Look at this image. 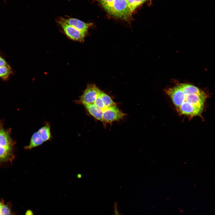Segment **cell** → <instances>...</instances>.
<instances>
[{
  "label": "cell",
  "instance_id": "6da1fadb",
  "mask_svg": "<svg viewBox=\"0 0 215 215\" xmlns=\"http://www.w3.org/2000/svg\"><path fill=\"white\" fill-rule=\"evenodd\" d=\"M165 91L179 114L194 116L200 115L202 112L206 96L197 87L176 82L175 86Z\"/></svg>",
  "mask_w": 215,
  "mask_h": 215
},
{
  "label": "cell",
  "instance_id": "7a4b0ae2",
  "mask_svg": "<svg viewBox=\"0 0 215 215\" xmlns=\"http://www.w3.org/2000/svg\"><path fill=\"white\" fill-rule=\"evenodd\" d=\"M11 129L4 128L3 122L0 120V163L13 160L14 147L16 142L10 136Z\"/></svg>",
  "mask_w": 215,
  "mask_h": 215
},
{
  "label": "cell",
  "instance_id": "3957f363",
  "mask_svg": "<svg viewBox=\"0 0 215 215\" xmlns=\"http://www.w3.org/2000/svg\"><path fill=\"white\" fill-rule=\"evenodd\" d=\"M107 11L115 18L127 21L132 14L126 0H115Z\"/></svg>",
  "mask_w": 215,
  "mask_h": 215
},
{
  "label": "cell",
  "instance_id": "277c9868",
  "mask_svg": "<svg viewBox=\"0 0 215 215\" xmlns=\"http://www.w3.org/2000/svg\"><path fill=\"white\" fill-rule=\"evenodd\" d=\"M58 23L63 32L70 39L83 42L87 33L82 32L59 19Z\"/></svg>",
  "mask_w": 215,
  "mask_h": 215
},
{
  "label": "cell",
  "instance_id": "5b68a950",
  "mask_svg": "<svg viewBox=\"0 0 215 215\" xmlns=\"http://www.w3.org/2000/svg\"><path fill=\"white\" fill-rule=\"evenodd\" d=\"M100 90L95 84H88L78 102L83 105L94 103Z\"/></svg>",
  "mask_w": 215,
  "mask_h": 215
},
{
  "label": "cell",
  "instance_id": "8992f818",
  "mask_svg": "<svg viewBox=\"0 0 215 215\" xmlns=\"http://www.w3.org/2000/svg\"><path fill=\"white\" fill-rule=\"evenodd\" d=\"M126 114L123 113L116 105H114L103 110V119L104 123H110L122 119Z\"/></svg>",
  "mask_w": 215,
  "mask_h": 215
},
{
  "label": "cell",
  "instance_id": "52a82bcc",
  "mask_svg": "<svg viewBox=\"0 0 215 215\" xmlns=\"http://www.w3.org/2000/svg\"><path fill=\"white\" fill-rule=\"evenodd\" d=\"M60 19L78 30L87 33L89 29L93 26L92 23H86L74 18L61 17Z\"/></svg>",
  "mask_w": 215,
  "mask_h": 215
},
{
  "label": "cell",
  "instance_id": "ba28073f",
  "mask_svg": "<svg viewBox=\"0 0 215 215\" xmlns=\"http://www.w3.org/2000/svg\"><path fill=\"white\" fill-rule=\"evenodd\" d=\"M83 105L91 115L96 119L104 123L103 119V110L98 107L94 103Z\"/></svg>",
  "mask_w": 215,
  "mask_h": 215
},
{
  "label": "cell",
  "instance_id": "9c48e42d",
  "mask_svg": "<svg viewBox=\"0 0 215 215\" xmlns=\"http://www.w3.org/2000/svg\"><path fill=\"white\" fill-rule=\"evenodd\" d=\"M44 142L41 136L37 132L34 133L32 136L30 144L24 147L26 150H30L33 148L40 145Z\"/></svg>",
  "mask_w": 215,
  "mask_h": 215
},
{
  "label": "cell",
  "instance_id": "30bf717a",
  "mask_svg": "<svg viewBox=\"0 0 215 215\" xmlns=\"http://www.w3.org/2000/svg\"><path fill=\"white\" fill-rule=\"evenodd\" d=\"M0 215H18L16 211H13L12 203L8 202L5 203L4 201L0 204Z\"/></svg>",
  "mask_w": 215,
  "mask_h": 215
},
{
  "label": "cell",
  "instance_id": "8fae6325",
  "mask_svg": "<svg viewBox=\"0 0 215 215\" xmlns=\"http://www.w3.org/2000/svg\"><path fill=\"white\" fill-rule=\"evenodd\" d=\"M44 142L50 140L51 136L50 125L47 124L40 128L37 131Z\"/></svg>",
  "mask_w": 215,
  "mask_h": 215
},
{
  "label": "cell",
  "instance_id": "7c38bea8",
  "mask_svg": "<svg viewBox=\"0 0 215 215\" xmlns=\"http://www.w3.org/2000/svg\"><path fill=\"white\" fill-rule=\"evenodd\" d=\"M100 95L105 109L111 106L116 105L111 98L106 93L100 90Z\"/></svg>",
  "mask_w": 215,
  "mask_h": 215
},
{
  "label": "cell",
  "instance_id": "4fadbf2b",
  "mask_svg": "<svg viewBox=\"0 0 215 215\" xmlns=\"http://www.w3.org/2000/svg\"><path fill=\"white\" fill-rule=\"evenodd\" d=\"M12 73L11 69L8 64L0 67V77L3 79L7 80Z\"/></svg>",
  "mask_w": 215,
  "mask_h": 215
},
{
  "label": "cell",
  "instance_id": "5bb4252c",
  "mask_svg": "<svg viewBox=\"0 0 215 215\" xmlns=\"http://www.w3.org/2000/svg\"><path fill=\"white\" fill-rule=\"evenodd\" d=\"M130 10L132 13L135 9L148 0H126Z\"/></svg>",
  "mask_w": 215,
  "mask_h": 215
},
{
  "label": "cell",
  "instance_id": "9a60e30c",
  "mask_svg": "<svg viewBox=\"0 0 215 215\" xmlns=\"http://www.w3.org/2000/svg\"><path fill=\"white\" fill-rule=\"evenodd\" d=\"M100 90L94 103L98 107L104 110L105 109V108L100 96Z\"/></svg>",
  "mask_w": 215,
  "mask_h": 215
},
{
  "label": "cell",
  "instance_id": "2e32d148",
  "mask_svg": "<svg viewBox=\"0 0 215 215\" xmlns=\"http://www.w3.org/2000/svg\"><path fill=\"white\" fill-rule=\"evenodd\" d=\"M101 5L107 11L115 0H99Z\"/></svg>",
  "mask_w": 215,
  "mask_h": 215
},
{
  "label": "cell",
  "instance_id": "e0dca14e",
  "mask_svg": "<svg viewBox=\"0 0 215 215\" xmlns=\"http://www.w3.org/2000/svg\"><path fill=\"white\" fill-rule=\"evenodd\" d=\"M8 64L5 60L0 55V67L6 66Z\"/></svg>",
  "mask_w": 215,
  "mask_h": 215
},
{
  "label": "cell",
  "instance_id": "ac0fdd59",
  "mask_svg": "<svg viewBox=\"0 0 215 215\" xmlns=\"http://www.w3.org/2000/svg\"><path fill=\"white\" fill-rule=\"evenodd\" d=\"M25 215H34L33 211L30 209L27 210L25 213Z\"/></svg>",
  "mask_w": 215,
  "mask_h": 215
},
{
  "label": "cell",
  "instance_id": "d6986e66",
  "mask_svg": "<svg viewBox=\"0 0 215 215\" xmlns=\"http://www.w3.org/2000/svg\"><path fill=\"white\" fill-rule=\"evenodd\" d=\"M114 215H119L118 211L117 208V206L116 205H115V214Z\"/></svg>",
  "mask_w": 215,
  "mask_h": 215
}]
</instances>
